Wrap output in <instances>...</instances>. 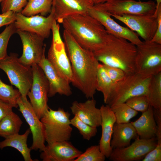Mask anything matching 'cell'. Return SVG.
<instances>
[{"mask_svg":"<svg viewBox=\"0 0 161 161\" xmlns=\"http://www.w3.org/2000/svg\"><path fill=\"white\" fill-rule=\"evenodd\" d=\"M52 2V0H28L25 7L21 13L28 17L38 14L46 16L51 12Z\"/></svg>","mask_w":161,"mask_h":161,"instance_id":"484cf974","label":"cell"},{"mask_svg":"<svg viewBox=\"0 0 161 161\" xmlns=\"http://www.w3.org/2000/svg\"><path fill=\"white\" fill-rule=\"evenodd\" d=\"M17 104L19 110L30 126L32 135L31 150L43 151L46 147L43 124L27 97L21 96Z\"/></svg>","mask_w":161,"mask_h":161,"instance_id":"5bb4252c","label":"cell"},{"mask_svg":"<svg viewBox=\"0 0 161 161\" xmlns=\"http://www.w3.org/2000/svg\"><path fill=\"white\" fill-rule=\"evenodd\" d=\"M28 0H3L1 2L2 13L12 11L17 13H20L26 5Z\"/></svg>","mask_w":161,"mask_h":161,"instance_id":"e575fe53","label":"cell"},{"mask_svg":"<svg viewBox=\"0 0 161 161\" xmlns=\"http://www.w3.org/2000/svg\"><path fill=\"white\" fill-rule=\"evenodd\" d=\"M146 96L153 108L161 109V72L152 76Z\"/></svg>","mask_w":161,"mask_h":161,"instance_id":"83f0119b","label":"cell"},{"mask_svg":"<svg viewBox=\"0 0 161 161\" xmlns=\"http://www.w3.org/2000/svg\"><path fill=\"white\" fill-rule=\"evenodd\" d=\"M70 115L62 108L53 110L49 108L40 119L45 141L48 144L69 140L72 130Z\"/></svg>","mask_w":161,"mask_h":161,"instance_id":"5b68a950","label":"cell"},{"mask_svg":"<svg viewBox=\"0 0 161 161\" xmlns=\"http://www.w3.org/2000/svg\"><path fill=\"white\" fill-rule=\"evenodd\" d=\"M125 103L132 109L142 113L146 111L150 105L148 99L145 95L132 97L127 100Z\"/></svg>","mask_w":161,"mask_h":161,"instance_id":"836d02e7","label":"cell"},{"mask_svg":"<svg viewBox=\"0 0 161 161\" xmlns=\"http://www.w3.org/2000/svg\"><path fill=\"white\" fill-rule=\"evenodd\" d=\"M152 76H145L135 72L126 74L114 83V88L106 104L110 107L124 103L135 96H147Z\"/></svg>","mask_w":161,"mask_h":161,"instance_id":"277c9868","label":"cell"},{"mask_svg":"<svg viewBox=\"0 0 161 161\" xmlns=\"http://www.w3.org/2000/svg\"><path fill=\"white\" fill-rule=\"evenodd\" d=\"M63 38L73 75V84L86 98H93L96 90L99 62L93 52L81 47L65 29Z\"/></svg>","mask_w":161,"mask_h":161,"instance_id":"6da1fadb","label":"cell"},{"mask_svg":"<svg viewBox=\"0 0 161 161\" xmlns=\"http://www.w3.org/2000/svg\"><path fill=\"white\" fill-rule=\"evenodd\" d=\"M30 133L29 128L23 134H18L5 138L0 142V149L7 147H13L20 152L25 161H34L31 157V150L28 147L27 144V138Z\"/></svg>","mask_w":161,"mask_h":161,"instance_id":"cb8c5ba5","label":"cell"},{"mask_svg":"<svg viewBox=\"0 0 161 161\" xmlns=\"http://www.w3.org/2000/svg\"><path fill=\"white\" fill-rule=\"evenodd\" d=\"M18 55L11 53L0 61V69L7 75L12 85L16 86L21 96L27 97L32 81L31 66L21 63Z\"/></svg>","mask_w":161,"mask_h":161,"instance_id":"8992f818","label":"cell"},{"mask_svg":"<svg viewBox=\"0 0 161 161\" xmlns=\"http://www.w3.org/2000/svg\"><path fill=\"white\" fill-rule=\"evenodd\" d=\"M13 106L0 101V121L7 114L12 111Z\"/></svg>","mask_w":161,"mask_h":161,"instance_id":"f35d334b","label":"cell"},{"mask_svg":"<svg viewBox=\"0 0 161 161\" xmlns=\"http://www.w3.org/2000/svg\"><path fill=\"white\" fill-rule=\"evenodd\" d=\"M136 46L127 40L109 33L103 46L93 52L102 64L119 68L126 74L135 72Z\"/></svg>","mask_w":161,"mask_h":161,"instance_id":"3957f363","label":"cell"},{"mask_svg":"<svg viewBox=\"0 0 161 161\" xmlns=\"http://www.w3.org/2000/svg\"><path fill=\"white\" fill-rule=\"evenodd\" d=\"M123 22L132 31L135 32L145 41H150L154 37L158 26L156 12L148 15H112Z\"/></svg>","mask_w":161,"mask_h":161,"instance_id":"8fae6325","label":"cell"},{"mask_svg":"<svg viewBox=\"0 0 161 161\" xmlns=\"http://www.w3.org/2000/svg\"><path fill=\"white\" fill-rule=\"evenodd\" d=\"M37 64L43 70L48 81V97H52L57 94L67 96L72 95L70 83L58 72L45 55Z\"/></svg>","mask_w":161,"mask_h":161,"instance_id":"e0dca14e","label":"cell"},{"mask_svg":"<svg viewBox=\"0 0 161 161\" xmlns=\"http://www.w3.org/2000/svg\"><path fill=\"white\" fill-rule=\"evenodd\" d=\"M94 5L91 0H52V10L55 21L61 24L69 16L88 13Z\"/></svg>","mask_w":161,"mask_h":161,"instance_id":"d6986e66","label":"cell"},{"mask_svg":"<svg viewBox=\"0 0 161 161\" xmlns=\"http://www.w3.org/2000/svg\"><path fill=\"white\" fill-rule=\"evenodd\" d=\"M82 152L69 141L48 144L40 154L43 161H74Z\"/></svg>","mask_w":161,"mask_h":161,"instance_id":"ac0fdd59","label":"cell"},{"mask_svg":"<svg viewBox=\"0 0 161 161\" xmlns=\"http://www.w3.org/2000/svg\"><path fill=\"white\" fill-rule=\"evenodd\" d=\"M96 103L93 98L83 102L75 101L70 109L74 115L89 125L97 128L101 125V116L100 109L96 107Z\"/></svg>","mask_w":161,"mask_h":161,"instance_id":"ffe728a7","label":"cell"},{"mask_svg":"<svg viewBox=\"0 0 161 161\" xmlns=\"http://www.w3.org/2000/svg\"><path fill=\"white\" fill-rule=\"evenodd\" d=\"M131 123L140 138L148 139L156 137L157 126L153 108L150 105L137 120Z\"/></svg>","mask_w":161,"mask_h":161,"instance_id":"7402d4cb","label":"cell"},{"mask_svg":"<svg viewBox=\"0 0 161 161\" xmlns=\"http://www.w3.org/2000/svg\"><path fill=\"white\" fill-rule=\"evenodd\" d=\"M16 13L9 11L0 14V27L14 23L16 20Z\"/></svg>","mask_w":161,"mask_h":161,"instance_id":"74e56055","label":"cell"},{"mask_svg":"<svg viewBox=\"0 0 161 161\" xmlns=\"http://www.w3.org/2000/svg\"><path fill=\"white\" fill-rule=\"evenodd\" d=\"M93 6L89 10L88 14L99 21L109 34L125 39L136 46L142 43L136 33L128 27L120 25L110 15Z\"/></svg>","mask_w":161,"mask_h":161,"instance_id":"2e32d148","label":"cell"},{"mask_svg":"<svg viewBox=\"0 0 161 161\" xmlns=\"http://www.w3.org/2000/svg\"><path fill=\"white\" fill-rule=\"evenodd\" d=\"M102 64L108 75L114 83L121 79L126 74L119 68Z\"/></svg>","mask_w":161,"mask_h":161,"instance_id":"d590c367","label":"cell"},{"mask_svg":"<svg viewBox=\"0 0 161 161\" xmlns=\"http://www.w3.org/2000/svg\"><path fill=\"white\" fill-rule=\"evenodd\" d=\"M114 84L102 64H99L97 75L96 89L103 94L105 104L112 91Z\"/></svg>","mask_w":161,"mask_h":161,"instance_id":"4316f807","label":"cell"},{"mask_svg":"<svg viewBox=\"0 0 161 161\" xmlns=\"http://www.w3.org/2000/svg\"><path fill=\"white\" fill-rule=\"evenodd\" d=\"M156 2V8L161 5V0H155Z\"/></svg>","mask_w":161,"mask_h":161,"instance_id":"60d3db41","label":"cell"},{"mask_svg":"<svg viewBox=\"0 0 161 161\" xmlns=\"http://www.w3.org/2000/svg\"><path fill=\"white\" fill-rule=\"evenodd\" d=\"M136 48L135 72L150 76L161 72V44L144 41Z\"/></svg>","mask_w":161,"mask_h":161,"instance_id":"52a82bcc","label":"cell"},{"mask_svg":"<svg viewBox=\"0 0 161 161\" xmlns=\"http://www.w3.org/2000/svg\"><path fill=\"white\" fill-rule=\"evenodd\" d=\"M158 26L156 32L151 41L161 44V5L156 9Z\"/></svg>","mask_w":161,"mask_h":161,"instance_id":"8d00e7d4","label":"cell"},{"mask_svg":"<svg viewBox=\"0 0 161 161\" xmlns=\"http://www.w3.org/2000/svg\"><path fill=\"white\" fill-rule=\"evenodd\" d=\"M55 20L51 10L47 17L38 15L28 17L21 12L16 13L14 23L17 30L35 33L45 39L49 36Z\"/></svg>","mask_w":161,"mask_h":161,"instance_id":"9a60e30c","label":"cell"},{"mask_svg":"<svg viewBox=\"0 0 161 161\" xmlns=\"http://www.w3.org/2000/svg\"><path fill=\"white\" fill-rule=\"evenodd\" d=\"M23 122L13 111L0 121V137L5 139L19 133Z\"/></svg>","mask_w":161,"mask_h":161,"instance_id":"d4e9b609","label":"cell"},{"mask_svg":"<svg viewBox=\"0 0 161 161\" xmlns=\"http://www.w3.org/2000/svg\"><path fill=\"white\" fill-rule=\"evenodd\" d=\"M93 6L110 16L152 14L155 12L156 8V4L152 0L143 1L134 0H108Z\"/></svg>","mask_w":161,"mask_h":161,"instance_id":"9c48e42d","label":"cell"},{"mask_svg":"<svg viewBox=\"0 0 161 161\" xmlns=\"http://www.w3.org/2000/svg\"><path fill=\"white\" fill-rule=\"evenodd\" d=\"M16 30L13 23L8 25L0 34V61L7 55V49L9 41L11 36L16 33Z\"/></svg>","mask_w":161,"mask_h":161,"instance_id":"d6a6232c","label":"cell"},{"mask_svg":"<svg viewBox=\"0 0 161 161\" xmlns=\"http://www.w3.org/2000/svg\"><path fill=\"white\" fill-rule=\"evenodd\" d=\"M61 24L81 47L93 52L103 46L109 35L102 24L88 13L69 16Z\"/></svg>","mask_w":161,"mask_h":161,"instance_id":"7a4b0ae2","label":"cell"},{"mask_svg":"<svg viewBox=\"0 0 161 161\" xmlns=\"http://www.w3.org/2000/svg\"><path fill=\"white\" fill-rule=\"evenodd\" d=\"M60 29L59 24L55 20L51 30L52 38L47 58L58 72L73 84L74 80L71 65Z\"/></svg>","mask_w":161,"mask_h":161,"instance_id":"ba28073f","label":"cell"},{"mask_svg":"<svg viewBox=\"0 0 161 161\" xmlns=\"http://www.w3.org/2000/svg\"><path fill=\"white\" fill-rule=\"evenodd\" d=\"M71 125L76 128L83 138L89 140L95 136L97 132V127H92L80 120L77 116L70 120Z\"/></svg>","mask_w":161,"mask_h":161,"instance_id":"4dcf8cb0","label":"cell"},{"mask_svg":"<svg viewBox=\"0 0 161 161\" xmlns=\"http://www.w3.org/2000/svg\"><path fill=\"white\" fill-rule=\"evenodd\" d=\"M106 158L99 145H94L88 148L74 161H104Z\"/></svg>","mask_w":161,"mask_h":161,"instance_id":"1f68e13d","label":"cell"},{"mask_svg":"<svg viewBox=\"0 0 161 161\" xmlns=\"http://www.w3.org/2000/svg\"><path fill=\"white\" fill-rule=\"evenodd\" d=\"M31 66L32 81L27 96L34 110L40 119L49 108L47 105L49 83L43 70L38 64H34Z\"/></svg>","mask_w":161,"mask_h":161,"instance_id":"30bf717a","label":"cell"},{"mask_svg":"<svg viewBox=\"0 0 161 161\" xmlns=\"http://www.w3.org/2000/svg\"><path fill=\"white\" fill-rule=\"evenodd\" d=\"M3 0H0V3Z\"/></svg>","mask_w":161,"mask_h":161,"instance_id":"b9f144b4","label":"cell"},{"mask_svg":"<svg viewBox=\"0 0 161 161\" xmlns=\"http://www.w3.org/2000/svg\"><path fill=\"white\" fill-rule=\"evenodd\" d=\"M137 136L136 131L131 122L115 123L113 126L111 146L113 149L127 147L130 144L131 140Z\"/></svg>","mask_w":161,"mask_h":161,"instance_id":"603a6c76","label":"cell"},{"mask_svg":"<svg viewBox=\"0 0 161 161\" xmlns=\"http://www.w3.org/2000/svg\"><path fill=\"white\" fill-rule=\"evenodd\" d=\"M157 144L156 137L145 139L138 136L131 145L120 148L113 149L109 158L112 161H136L142 160Z\"/></svg>","mask_w":161,"mask_h":161,"instance_id":"4fadbf2b","label":"cell"},{"mask_svg":"<svg viewBox=\"0 0 161 161\" xmlns=\"http://www.w3.org/2000/svg\"><path fill=\"white\" fill-rule=\"evenodd\" d=\"M110 108L114 114L116 123H128L138 114L137 111L131 108L126 103L118 104Z\"/></svg>","mask_w":161,"mask_h":161,"instance_id":"f1b7e54d","label":"cell"},{"mask_svg":"<svg viewBox=\"0 0 161 161\" xmlns=\"http://www.w3.org/2000/svg\"><path fill=\"white\" fill-rule=\"evenodd\" d=\"M21 96L18 89L5 83L0 78V101L17 108L18 100Z\"/></svg>","mask_w":161,"mask_h":161,"instance_id":"f546056e","label":"cell"},{"mask_svg":"<svg viewBox=\"0 0 161 161\" xmlns=\"http://www.w3.org/2000/svg\"><path fill=\"white\" fill-rule=\"evenodd\" d=\"M108 0H91L94 5L103 3Z\"/></svg>","mask_w":161,"mask_h":161,"instance_id":"ab89813d","label":"cell"},{"mask_svg":"<svg viewBox=\"0 0 161 161\" xmlns=\"http://www.w3.org/2000/svg\"><path fill=\"white\" fill-rule=\"evenodd\" d=\"M16 33L21 38L23 47L22 55L18 58L19 61L30 66L38 64L45 55L44 39L35 33L19 30H16Z\"/></svg>","mask_w":161,"mask_h":161,"instance_id":"7c38bea8","label":"cell"},{"mask_svg":"<svg viewBox=\"0 0 161 161\" xmlns=\"http://www.w3.org/2000/svg\"><path fill=\"white\" fill-rule=\"evenodd\" d=\"M100 109L101 116L102 134L99 145L106 158H109L113 150L110 143L116 118L108 105H103Z\"/></svg>","mask_w":161,"mask_h":161,"instance_id":"44dd1931","label":"cell"}]
</instances>
